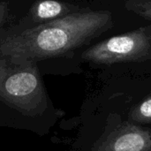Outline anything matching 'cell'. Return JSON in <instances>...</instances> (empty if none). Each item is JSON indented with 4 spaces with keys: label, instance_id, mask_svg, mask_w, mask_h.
I'll return each mask as SVG.
<instances>
[{
    "label": "cell",
    "instance_id": "6da1fadb",
    "mask_svg": "<svg viewBox=\"0 0 151 151\" xmlns=\"http://www.w3.org/2000/svg\"><path fill=\"white\" fill-rule=\"evenodd\" d=\"M108 11H77L11 35L0 42V57L33 61L67 54L112 27Z\"/></svg>",
    "mask_w": 151,
    "mask_h": 151
},
{
    "label": "cell",
    "instance_id": "5b68a950",
    "mask_svg": "<svg viewBox=\"0 0 151 151\" xmlns=\"http://www.w3.org/2000/svg\"><path fill=\"white\" fill-rule=\"evenodd\" d=\"M80 11L75 5L65 4L58 0H40L30 10V18L39 24L49 22L67 14Z\"/></svg>",
    "mask_w": 151,
    "mask_h": 151
},
{
    "label": "cell",
    "instance_id": "52a82bcc",
    "mask_svg": "<svg viewBox=\"0 0 151 151\" xmlns=\"http://www.w3.org/2000/svg\"><path fill=\"white\" fill-rule=\"evenodd\" d=\"M126 8L145 19L151 20V0H127Z\"/></svg>",
    "mask_w": 151,
    "mask_h": 151
},
{
    "label": "cell",
    "instance_id": "277c9868",
    "mask_svg": "<svg viewBox=\"0 0 151 151\" xmlns=\"http://www.w3.org/2000/svg\"><path fill=\"white\" fill-rule=\"evenodd\" d=\"M91 151H151V129L127 120L103 127L91 144Z\"/></svg>",
    "mask_w": 151,
    "mask_h": 151
},
{
    "label": "cell",
    "instance_id": "ba28073f",
    "mask_svg": "<svg viewBox=\"0 0 151 151\" xmlns=\"http://www.w3.org/2000/svg\"><path fill=\"white\" fill-rule=\"evenodd\" d=\"M8 16V4L6 2H0V29L6 21Z\"/></svg>",
    "mask_w": 151,
    "mask_h": 151
},
{
    "label": "cell",
    "instance_id": "9c48e42d",
    "mask_svg": "<svg viewBox=\"0 0 151 151\" xmlns=\"http://www.w3.org/2000/svg\"><path fill=\"white\" fill-rule=\"evenodd\" d=\"M147 30H148V35H149V36H150V38L151 40V26H148L147 27Z\"/></svg>",
    "mask_w": 151,
    "mask_h": 151
},
{
    "label": "cell",
    "instance_id": "7a4b0ae2",
    "mask_svg": "<svg viewBox=\"0 0 151 151\" xmlns=\"http://www.w3.org/2000/svg\"><path fill=\"white\" fill-rule=\"evenodd\" d=\"M0 100L24 115H41L48 99L36 62L0 57Z\"/></svg>",
    "mask_w": 151,
    "mask_h": 151
},
{
    "label": "cell",
    "instance_id": "8992f818",
    "mask_svg": "<svg viewBox=\"0 0 151 151\" xmlns=\"http://www.w3.org/2000/svg\"><path fill=\"white\" fill-rule=\"evenodd\" d=\"M123 118L136 125H151V93L124 109Z\"/></svg>",
    "mask_w": 151,
    "mask_h": 151
},
{
    "label": "cell",
    "instance_id": "3957f363",
    "mask_svg": "<svg viewBox=\"0 0 151 151\" xmlns=\"http://www.w3.org/2000/svg\"><path fill=\"white\" fill-rule=\"evenodd\" d=\"M81 58L105 65L150 59L151 40L147 27H141L98 42L84 50Z\"/></svg>",
    "mask_w": 151,
    "mask_h": 151
}]
</instances>
